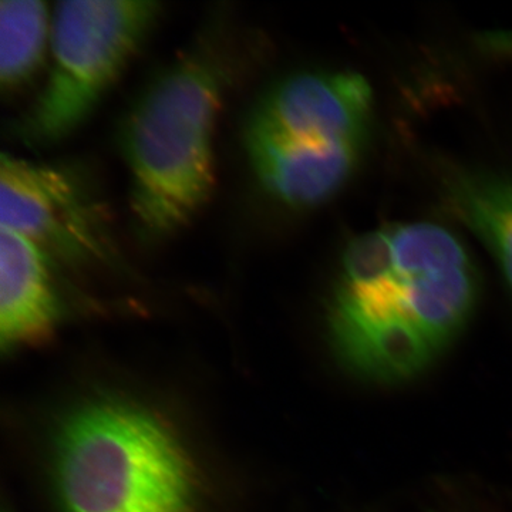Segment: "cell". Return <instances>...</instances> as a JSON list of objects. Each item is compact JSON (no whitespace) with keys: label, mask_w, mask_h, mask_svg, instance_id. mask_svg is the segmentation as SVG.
I'll return each mask as SVG.
<instances>
[{"label":"cell","mask_w":512,"mask_h":512,"mask_svg":"<svg viewBox=\"0 0 512 512\" xmlns=\"http://www.w3.org/2000/svg\"><path fill=\"white\" fill-rule=\"evenodd\" d=\"M477 296L476 265L450 229H373L343 249L328 305L330 342L353 376L406 382L457 338Z\"/></svg>","instance_id":"cell-1"},{"label":"cell","mask_w":512,"mask_h":512,"mask_svg":"<svg viewBox=\"0 0 512 512\" xmlns=\"http://www.w3.org/2000/svg\"><path fill=\"white\" fill-rule=\"evenodd\" d=\"M227 80L217 49L201 45L161 70L128 109L120 147L131 214L144 238L170 237L210 200Z\"/></svg>","instance_id":"cell-2"},{"label":"cell","mask_w":512,"mask_h":512,"mask_svg":"<svg viewBox=\"0 0 512 512\" xmlns=\"http://www.w3.org/2000/svg\"><path fill=\"white\" fill-rule=\"evenodd\" d=\"M62 512H202L200 468L174 427L133 400L101 397L63 421L53 454Z\"/></svg>","instance_id":"cell-3"},{"label":"cell","mask_w":512,"mask_h":512,"mask_svg":"<svg viewBox=\"0 0 512 512\" xmlns=\"http://www.w3.org/2000/svg\"><path fill=\"white\" fill-rule=\"evenodd\" d=\"M372 113V89L360 74L302 72L279 80L245 123L256 180L293 210L330 200L362 160Z\"/></svg>","instance_id":"cell-4"},{"label":"cell","mask_w":512,"mask_h":512,"mask_svg":"<svg viewBox=\"0 0 512 512\" xmlns=\"http://www.w3.org/2000/svg\"><path fill=\"white\" fill-rule=\"evenodd\" d=\"M161 15L150 0H72L52 13L49 74L16 134L32 147L72 136L117 82Z\"/></svg>","instance_id":"cell-5"},{"label":"cell","mask_w":512,"mask_h":512,"mask_svg":"<svg viewBox=\"0 0 512 512\" xmlns=\"http://www.w3.org/2000/svg\"><path fill=\"white\" fill-rule=\"evenodd\" d=\"M0 228L18 232L64 265H113L119 255L103 202L69 165L2 154Z\"/></svg>","instance_id":"cell-6"},{"label":"cell","mask_w":512,"mask_h":512,"mask_svg":"<svg viewBox=\"0 0 512 512\" xmlns=\"http://www.w3.org/2000/svg\"><path fill=\"white\" fill-rule=\"evenodd\" d=\"M62 316L52 259L30 239L0 228V342L5 352L39 348Z\"/></svg>","instance_id":"cell-7"},{"label":"cell","mask_w":512,"mask_h":512,"mask_svg":"<svg viewBox=\"0 0 512 512\" xmlns=\"http://www.w3.org/2000/svg\"><path fill=\"white\" fill-rule=\"evenodd\" d=\"M439 184L448 210L491 252L512 292V174L444 163Z\"/></svg>","instance_id":"cell-8"},{"label":"cell","mask_w":512,"mask_h":512,"mask_svg":"<svg viewBox=\"0 0 512 512\" xmlns=\"http://www.w3.org/2000/svg\"><path fill=\"white\" fill-rule=\"evenodd\" d=\"M52 13L37 0L0 2V86L13 93L30 82L45 60Z\"/></svg>","instance_id":"cell-9"},{"label":"cell","mask_w":512,"mask_h":512,"mask_svg":"<svg viewBox=\"0 0 512 512\" xmlns=\"http://www.w3.org/2000/svg\"><path fill=\"white\" fill-rule=\"evenodd\" d=\"M5 512H9V511H5Z\"/></svg>","instance_id":"cell-10"}]
</instances>
